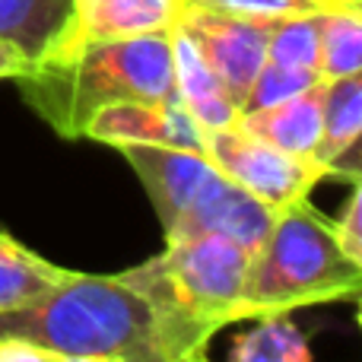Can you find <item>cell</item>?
Wrapping results in <instances>:
<instances>
[{"instance_id": "obj_8", "label": "cell", "mask_w": 362, "mask_h": 362, "mask_svg": "<svg viewBox=\"0 0 362 362\" xmlns=\"http://www.w3.org/2000/svg\"><path fill=\"white\" fill-rule=\"evenodd\" d=\"M181 10L185 0H74L61 32L45 54L74 51L93 42L172 32Z\"/></svg>"}, {"instance_id": "obj_6", "label": "cell", "mask_w": 362, "mask_h": 362, "mask_svg": "<svg viewBox=\"0 0 362 362\" xmlns=\"http://www.w3.org/2000/svg\"><path fill=\"white\" fill-rule=\"evenodd\" d=\"M270 25L274 23H255V19H238L185 4L175 29H181L191 38L194 48L210 64V70L219 76L229 99L242 112L245 95H248L257 70L267 61Z\"/></svg>"}, {"instance_id": "obj_2", "label": "cell", "mask_w": 362, "mask_h": 362, "mask_svg": "<svg viewBox=\"0 0 362 362\" xmlns=\"http://www.w3.org/2000/svg\"><path fill=\"white\" fill-rule=\"evenodd\" d=\"M4 337L38 346L48 362H163L150 302L118 274H70L38 302L0 312Z\"/></svg>"}, {"instance_id": "obj_20", "label": "cell", "mask_w": 362, "mask_h": 362, "mask_svg": "<svg viewBox=\"0 0 362 362\" xmlns=\"http://www.w3.org/2000/svg\"><path fill=\"white\" fill-rule=\"evenodd\" d=\"M321 74L318 70H299V67H280V64L264 61V67L257 70L255 83H251L248 95L242 102V112H257V108H267L274 102H283L289 95H299L305 89L318 86Z\"/></svg>"}, {"instance_id": "obj_5", "label": "cell", "mask_w": 362, "mask_h": 362, "mask_svg": "<svg viewBox=\"0 0 362 362\" xmlns=\"http://www.w3.org/2000/svg\"><path fill=\"white\" fill-rule=\"evenodd\" d=\"M204 156L229 181L261 197L274 210L308 197L312 187L325 178V169L315 159L276 150L267 140L248 134L238 121L223 131H206Z\"/></svg>"}, {"instance_id": "obj_15", "label": "cell", "mask_w": 362, "mask_h": 362, "mask_svg": "<svg viewBox=\"0 0 362 362\" xmlns=\"http://www.w3.org/2000/svg\"><path fill=\"white\" fill-rule=\"evenodd\" d=\"M74 0H0V35L29 61H38L57 38Z\"/></svg>"}, {"instance_id": "obj_7", "label": "cell", "mask_w": 362, "mask_h": 362, "mask_svg": "<svg viewBox=\"0 0 362 362\" xmlns=\"http://www.w3.org/2000/svg\"><path fill=\"white\" fill-rule=\"evenodd\" d=\"M118 150L127 159V165L137 172V178L144 181L165 235L191 210V204L200 197V191L219 175L216 165L204 153L194 150H178V146H159V144H124Z\"/></svg>"}, {"instance_id": "obj_3", "label": "cell", "mask_w": 362, "mask_h": 362, "mask_svg": "<svg viewBox=\"0 0 362 362\" xmlns=\"http://www.w3.org/2000/svg\"><path fill=\"white\" fill-rule=\"evenodd\" d=\"M248 251L223 235H187L118 274L153 308L163 362H204L210 340L238 321Z\"/></svg>"}, {"instance_id": "obj_1", "label": "cell", "mask_w": 362, "mask_h": 362, "mask_svg": "<svg viewBox=\"0 0 362 362\" xmlns=\"http://www.w3.org/2000/svg\"><path fill=\"white\" fill-rule=\"evenodd\" d=\"M25 105L64 140H80L99 108L140 99H178L172 32L93 42L42 54L16 76Z\"/></svg>"}, {"instance_id": "obj_14", "label": "cell", "mask_w": 362, "mask_h": 362, "mask_svg": "<svg viewBox=\"0 0 362 362\" xmlns=\"http://www.w3.org/2000/svg\"><path fill=\"white\" fill-rule=\"evenodd\" d=\"M74 270H64L57 264L45 261L42 255L19 245L13 235L0 229V312L23 308L29 302H38L57 289L64 280H70Z\"/></svg>"}, {"instance_id": "obj_16", "label": "cell", "mask_w": 362, "mask_h": 362, "mask_svg": "<svg viewBox=\"0 0 362 362\" xmlns=\"http://www.w3.org/2000/svg\"><path fill=\"white\" fill-rule=\"evenodd\" d=\"M318 70L321 80L362 74V4L318 13Z\"/></svg>"}, {"instance_id": "obj_19", "label": "cell", "mask_w": 362, "mask_h": 362, "mask_svg": "<svg viewBox=\"0 0 362 362\" xmlns=\"http://www.w3.org/2000/svg\"><path fill=\"white\" fill-rule=\"evenodd\" d=\"M185 4L226 13V16L255 19V23H280L293 16H318V13L337 10L346 4H362V0H185Z\"/></svg>"}, {"instance_id": "obj_17", "label": "cell", "mask_w": 362, "mask_h": 362, "mask_svg": "<svg viewBox=\"0 0 362 362\" xmlns=\"http://www.w3.org/2000/svg\"><path fill=\"white\" fill-rule=\"evenodd\" d=\"M232 362H308L312 346L286 315H264L257 327L232 340Z\"/></svg>"}, {"instance_id": "obj_9", "label": "cell", "mask_w": 362, "mask_h": 362, "mask_svg": "<svg viewBox=\"0 0 362 362\" xmlns=\"http://www.w3.org/2000/svg\"><path fill=\"white\" fill-rule=\"evenodd\" d=\"M204 137L206 131L187 115L178 99L118 102L99 108L83 131V140L108 144L115 150L124 144H159L204 153Z\"/></svg>"}, {"instance_id": "obj_13", "label": "cell", "mask_w": 362, "mask_h": 362, "mask_svg": "<svg viewBox=\"0 0 362 362\" xmlns=\"http://www.w3.org/2000/svg\"><path fill=\"white\" fill-rule=\"evenodd\" d=\"M321 83L299 95L274 102L267 108L242 112L238 124L248 134H255V137L267 140L276 150L315 159V146H318L321 137Z\"/></svg>"}, {"instance_id": "obj_4", "label": "cell", "mask_w": 362, "mask_h": 362, "mask_svg": "<svg viewBox=\"0 0 362 362\" xmlns=\"http://www.w3.org/2000/svg\"><path fill=\"white\" fill-rule=\"evenodd\" d=\"M362 264H356L308 197L283 206L267 238L248 255L238 321L289 315L318 302H356Z\"/></svg>"}, {"instance_id": "obj_18", "label": "cell", "mask_w": 362, "mask_h": 362, "mask_svg": "<svg viewBox=\"0 0 362 362\" xmlns=\"http://www.w3.org/2000/svg\"><path fill=\"white\" fill-rule=\"evenodd\" d=\"M267 61L280 67L318 70V16H293L270 25Z\"/></svg>"}, {"instance_id": "obj_12", "label": "cell", "mask_w": 362, "mask_h": 362, "mask_svg": "<svg viewBox=\"0 0 362 362\" xmlns=\"http://www.w3.org/2000/svg\"><path fill=\"white\" fill-rule=\"evenodd\" d=\"M172 70H175L178 102L204 131H223L238 121V105L229 99L219 76L200 57L194 42L181 29H172Z\"/></svg>"}, {"instance_id": "obj_10", "label": "cell", "mask_w": 362, "mask_h": 362, "mask_svg": "<svg viewBox=\"0 0 362 362\" xmlns=\"http://www.w3.org/2000/svg\"><path fill=\"white\" fill-rule=\"evenodd\" d=\"M276 213L270 204L255 197L251 191L238 187L219 172L210 185L200 191V197L191 204V210L175 223V229L165 235V242L187 235H223L229 242L242 245L245 251H257V245L267 238Z\"/></svg>"}, {"instance_id": "obj_22", "label": "cell", "mask_w": 362, "mask_h": 362, "mask_svg": "<svg viewBox=\"0 0 362 362\" xmlns=\"http://www.w3.org/2000/svg\"><path fill=\"white\" fill-rule=\"evenodd\" d=\"M29 64L32 61L10 42V38L0 35V80H16V76H23Z\"/></svg>"}, {"instance_id": "obj_21", "label": "cell", "mask_w": 362, "mask_h": 362, "mask_svg": "<svg viewBox=\"0 0 362 362\" xmlns=\"http://www.w3.org/2000/svg\"><path fill=\"white\" fill-rule=\"evenodd\" d=\"M334 235H337L340 248L362 264V181H353V191L344 204V213L334 223Z\"/></svg>"}, {"instance_id": "obj_11", "label": "cell", "mask_w": 362, "mask_h": 362, "mask_svg": "<svg viewBox=\"0 0 362 362\" xmlns=\"http://www.w3.org/2000/svg\"><path fill=\"white\" fill-rule=\"evenodd\" d=\"M362 74L334 76L321 83V137L315 146V163L325 175L362 181Z\"/></svg>"}]
</instances>
